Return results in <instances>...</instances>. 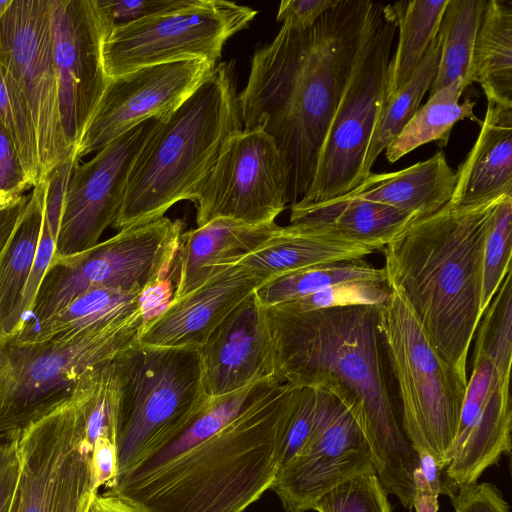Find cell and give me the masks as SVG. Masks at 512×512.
Returning <instances> with one entry per match:
<instances>
[{"label":"cell","instance_id":"obj_1","mask_svg":"<svg viewBox=\"0 0 512 512\" xmlns=\"http://www.w3.org/2000/svg\"><path fill=\"white\" fill-rule=\"evenodd\" d=\"M299 389L266 381L211 398L104 494L139 512H244L273 485Z\"/></svg>","mask_w":512,"mask_h":512},{"label":"cell","instance_id":"obj_2","mask_svg":"<svg viewBox=\"0 0 512 512\" xmlns=\"http://www.w3.org/2000/svg\"><path fill=\"white\" fill-rule=\"evenodd\" d=\"M277 379L322 387L351 412L388 494L413 510L419 454L410 444L390 395L378 328V305L295 312L265 307Z\"/></svg>","mask_w":512,"mask_h":512},{"label":"cell","instance_id":"obj_3","mask_svg":"<svg viewBox=\"0 0 512 512\" xmlns=\"http://www.w3.org/2000/svg\"><path fill=\"white\" fill-rule=\"evenodd\" d=\"M370 0H337L306 30L282 25L253 54L238 94L244 129L261 128L286 165L288 200L308 191L365 29Z\"/></svg>","mask_w":512,"mask_h":512},{"label":"cell","instance_id":"obj_4","mask_svg":"<svg viewBox=\"0 0 512 512\" xmlns=\"http://www.w3.org/2000/svg\"><path fill=\"white\" fill-rule=\"evenodd\" d=\"M502 197L476 205L448 202L412 220L383 248L389 287L400 290L437 352L465 378L482 317L485 239Z\"/></svg>","mask_w":512,"mask_h":512},{"label":"cell","instance_id":"obj_5","mask_svg":"<svg viewBox=\"0 0 512 512\" xmlns=\"http://www.w3.org/2000/svg\"><path fill=\"white\" fill-rule=\"evenodd\" d=\"M242 129L234 64H216L159 120L133 165L111 227L119 231L149 223L179 201L195 202L225 145Z\"/></svg>","mask_w":512,"mask_h":512},{"label":"cell","instance_id":"obj_6","mask_svg":"<svg viewBox=\"0 0 512 512\" xmlns=\"http://www.w3.org/2000/svg\"><path fill=\"white\" fill-rule=\"evenodd\" d=\"M390 289L378 305V328L398 387L402 427L414 450L444 471L468 380L440 356L400 290Z\"/></svg>","mask_w":512,"mask_h":512},{"label":"cell","instance_id":"obj_7","mask_svg":"<svg viewBox=\"0 0 512 512\" xmlns=\"http://www.w3.org/2000/svg\"><path fill=\"white\" fill-rule=\"evenodd\" d=\"M115 365L118 475L188 424L211 397L204 387L198 349L153 347L137 341L115 357Z\"/></svg>","mask_w":512,"mask_h":512},{"label":"cell","instance_id":"obj_8","mask_svg":"<svg viewBox=\"0 0 512 512\" xmlns=\"http://www.w3.org/2000/svg\"><path fill=\"white\" fill-rule=\"evenodd\" d=\"M143 309L104 328L61 341L0 343V438H7L68 401L87 371L138 341Z\"/></svg>","mask_w":512,"mask_h":512},{"label":"cell","instance_id":"obj_9","mask_svg":"<svg viewBox=\"0 0 512 512\" xmlns=\"http://www.w3.org/2000/svg\"><path fill=\"white\" fill-rule=\"evenodd\" d=\"M396 30L389 4L371 1L356 59L320 149L313 181L295 204L341 197L364 179L369 142L385 99Z\"/></svg>","mask_w":512,"mask_h":512},{"label":"cell","instance_id":"obj_10","mask_svg":"<svg viewBox=\"0 0 512 512\" xmlns=\"http://www.w3.org/2000/svg\"><path fill=\"white\" fill-rule=\"evenodd\" d=\"M183 222L161 217L119 230L80 255L51 264L23 326L38 324L87 290L145 291L165 279L180 243Z\"/></svg>","mask_w":512,"mask_h":512},{"label":"cell","instance_id":"obj_11","mask_svg":"<svg viewBox=\"0 0 512 512\" xmlns=\"http://www.w3.org/2000/svg\"><path fill=\"white\" fill-rule=\"evenodd\" d=\"M9 437L19 464L10 512H89L98 489L75 395Z\"/></svg>","mask_w":512,"mask_h":512},{"label":"cell","instance_id":"obj_12","mask_svg":"<svg viewBox=\"0 0 512 512\" xmlns=\"http://www.w3.org/2000/svg\"><path fill=\"white\" fill-rule=\"evenodd\" d=\"M257 11L231 1L178 0L160 13L109 31L102 58L109 79L182 60L216 65L226 41L248 26Z\"/></svg>","mask_w":512,"mask_h":512},{"label":"cell","instance_id":"obj_13","mask_svg":"<svg viewBox=\"0 0 512 512\" xmlns=\"http://www.w3.org/2000/svg\"><path fill=\"white\" fill-rule=\"evenodd\" d=\"M0 65L14 78L32 112L42 179L75 157L64 134L49 0H12L0 18Z\"/></svg>","mask_w":512,"mask_h":512},{"label":"cell","instance_id":"obj_14","mask_svg":"<svg viewBox=\"0 0 512 512\" xmlns=\"http://www.w3.org/2000/svg\"><path fill=\"white\" fill-rule=\"evenodd\" d=\"M194 203L197 227L216 219L275 223L289 200L286 165L272 137L261 128L231 137Z\"/></svg>","mask_w":512,"mask_h":512},{"label":"cell","instance_id":"obj_15","mask_svg":"<svg viewBox=\"0 0 512 512\" xmlns=\"http://www.w3.org/2000/svg\"><path fill=\"white\" fill-rule=\"evenodd\" d=\"M160 119H148L75 166L66 191L50 263L66 261L99 243L121 209L133 165ZM49 265V266H50Z\"/></svg>","mask_w":512,"mask_h":512},{"label":"cell","instance_id":"obj_16","mask_svg":"<svg viewBox=\"0 0 512 512\" xmlns=\"http://www.w3.org/2000/svg\"><path fill=\"white\" fill-rule=\"evenodd\" d=\"M316 388L317 412L310 438L278 471L271 486L286 512L312 510L325 492L374 468L371 448L351 412L332 392Z\"/></svg>","mask_w":512,"mask_h":512},{"label":"cell","instance_id":"obj_17","mask_svg":"<svg viewBox=\"0 0 512 512\" xmlns=\"http://www.w3.org/2000/svg\"><path fill=\"white\" fill-rule=\"evenodd\" d=\"M64 134L75 155L107 87L102 58L110 28L96 0H49Z\"/></svg>","mask_w":512,"mask_h":512},{"label":"cell","instance_id":"obj_18","mask_svg":"<svg viewBox=\"0 0 512 512\" xmlns=\"http://www.w3.org/2000/svg\"><path fill=\"white\" fill-rule=\"evenodd\" d=\"M215 66L198 59L142 67L109 79L81 138L76 159L99 151L148 119L173 112Z\"/></svg>","mask_w":512,"mask_h":512},{"label":"cell","instance_id":"obj_19","mask_svg":"<svg viewBox=\"0 0 512 512\" xmlns=\"http://www.w3.org/2000/svg\"><path fill=\"white\" fill-rule=\"evenodd\" d=\"M510 380L502 378L490 360L473 358L453 454L444 470L446 495L459 486L478 482L483 472L511 452Z\"/></svg>","mask_w":512,"mask_h":512},{"label":"cell","instance_id":"obj_20","mask_svg":"<svg viewBox=\"0 0 512 512\" xmlns=\"http://www.w3.org/2000/svg\"><path fill=\"white\" fill-rule=\"evenodd\" d=\"M198 350L204 387L211 398L259 382H278L265 306L255 292L215 328Z\"/></svg>","mask_w":512,"mask_h":512},{"label":"cell","instance_id":"obj_21","mask_svg":"<svg viewBox=\"0 0 512 512\" xmlns=\"http://www.w3.org/2000/svg\"><path fill=\"white\" fill-rule=\"evenodd\" d=\"M266 282L240 265H218L203 284L172 299L145 322L138 342L153 347L199 349L215 328Z\"/></svg>","mask_w":512,"mask_h":512},{"label":"cell","instance_id":"obj_22","mask_svg":"<svg viewBox=\"0 0 512 512\" xmlns=\"http://www.w3.org/2000/svg\"><path fill=\"white\" fill-rule=\"evenodd\" d=\"M455 174L453 205L512 195V106L487 100L478 138Z\"/></svg>","mask_w":512,"mask_h":512},{"label":"cell","instance_id":"obj_23","mask_svg":"<svg viewBox=\"0 0 512 512\" xmlns=\"http://www.w3.org/2000/svg\"><path fill=\"white\" fill-rule=\"evenodd\" d=\"M46 178L25 195L7 233L0 238V343L24 325L22 310L44 217Z\"/></svg>","mask_w":512,"mask_h":512},{"label":"cell","instance_id":"obj_24","mask_svg":"<svg viewBox=\"0 0 512 512\" xmlns=\"http://www.w3.org/2000/svg\"><path fill=\"white\" fill-rule=\"evenodd\" d=\"M415 218L393 207L361 199L337 197L319 203L291 205L290 224L314 233L384 246Z\"/></svg>","mask_w":512,"mask_h":512},{"label":"cell","instance_id":"obj_25","mask_svg":"<svg viewBox=\"0 0 512 512\" xmlns=\"http://www.w3.org/2000/svg\"><path fill=\"white\" fill-rule=\"evenodd\" d=\"M377 250L374 246L305 231L289 224L279 226L257 248L223 260L216 266L240 265L269 281L323 263L363 258Z\"/></svg>","mask_w":512,"mask_h":512},{"label":"cell","instance_id":"obj_26","mask_svg":"<svg viewBox=\"0 0 512 512\" xmlns=\"http://www.w3.org/2000/svg\"><path fill=\"white\" fill-rule=\"evenodd\" d=\"M456 174L443 151L397 172H370L359 185L341 196L384 204L415 219L433 214L453 194Z\"/></svg>","mask_w":512,"mask_h":512},{"label":"cell","instance_id":"obj_27","mask_svg":"<svg viewBox=\"0 0 512 512\" xmlns=\"http://www.w3.org/2000/svg\"><path fill=\"white\" fill-rule=\"evenodd\" d=\"M278 227L276 222L252 226L231 219H216L182 232L174 259L177 273L172 299L203 284L221 261L260 246Z\"/></svg>","mask_w":512,"mask_h":512},{"label":"cell","instance_id":"obj_28","mask_svg":"<svg viewBox=\"0 0 512 512\" xmlns=\"http://www.w3.org/2000/svg\"><path fill=\"white\" fill-rule=\"evenodd\" d=\"M143 291L98 287L87 290L48 319L23 326L17 342L61 341L122 322L143 309Z\"/></svg>","mask_w":512,"mask_h":512},{"label":"cell","instance_id":"obj_29","mask_svg":"<svg viewBox=\"0 0 512 512\" xmlns=\"http://www.w3.org/2000/svg\"><path fill=\"white\" fill-rule=\"evenodd\" d=\"M472 65L487 100L512 106V0L486 2Z\"/></svg>","mask_w":512,"mask_h":512},{"label":"cell","instance_id":"obj_30","mask_svg":"<svg viewBox=\"0 0 512 512\" xmlns=\"http://www.w3.org/2000/svg\"><path fill=\"white\" fill-rule=\"evenodd\" d=\"M448 0H410L389 4L399 28L396 51L390 59L385 99L412 76L431 43L437 38Z\"/></svg>","mask_w":512,"mask_h":512},{"label":"cell","instance_id":"obj_31","mask_svg":"<svg viewBox=\"0 0 512 512\" xmlns=\"http://www.w3.org/2000/svg\"><path fill=\"white\" fill-rule=\"evenodd\" d=\"M465 89L463 81L458 80L429 94L428 101L417 109L385 149L388 162L394 163L431 141H436L441 147L446 146L453 126L465 118L481 125L482 121L474 115L475 101L466 98L463 103H459Z\"/></svg>","mask_w":512,"mask_h":512},{"label":"cell","instance_id":"obj_32","mask_svg":"<svg viewBox=\"0 0 512 512\" xmlns=\"http://www.w3.org/2000/svg\"><path fill=\"white\" fill-rule=\"evenodd\" d=\"M486 2L448 0L438 30L440 57L429 94L458 80L466 87L473 83L474 47Z\"/></svg>","mask_w":512,"mask_h":512},{"label":"cell","instance_id":"obj_33","mask_svg":"<svg viewBox=\"0 0 512 512\" xmlns=\"http://www.w3.org/2000/svg\"><path fill=\"white\" fill-rule=\"evenodd\" d=\"M362 281L387 283L384 268H376L363 258L333 261L271 279L255 293L265 307H270L334 285Z\"/></svg>","mask_w":512,"mask_h":512},{"label":"cell","instance_id":"obj_34","mask_svg":"<svg viewBox=\"0 0 512 512\" xmlns=\"http://www.w3.org/2000/svg\"><path fill=\"white\" fill-rule=\"evenodd\" d=\"M439 57L440 43L437 36L407 82L391 97L384 99L369 142L363 166L364 179L371 172V168L381 152L401 132L419 108L424 94L435 79Z\"/></svg>","mask_w":512,"mask_h":512},{"label":"cell","instance_id":"obj_35","mask_svg":"<svg viewBox=\"0 0 512 512\" xmlns=\"http://www.w3.org/2000/svg\"><path fill=\"white\" fill-rule=\"evenodd\" d=\"M477 329L474 358H487L502 378L510 380L512 363L511 271L501 282L484 311Z\"/></svg>","mask_w":512,"mask_h":512},{"label":"cell","instance_id":"obj_36","mask_svg":"<svg viewBox=\"0 0 512 512\" xmlns=\"http://www.w3.org/2000/svg\"><path fill=\"white\" fill-rule=\"evenodd\" d=\"M0 122L11 137L27 176L37 186L42 169L32 112L22 90L1 65Z\"/></svg>","mask_w":512,"mask_h":512},{"label":"cell","instance_id":"obj_37","mask_svg":"<svg viewBox=\"0 0 512 512\" xmlns=\"http://www.w3.org/2000/svg\"><path fill=\"white\" fill-rule=\"evenodd\" d=\"M512 195L500 200L487 232L483 252L481 313L491 302L501 282L511 271Z\"/></svg>","mask_w":512,"mask_h":512},{"label":"cell","instance_id":"obj_38","mask_svg":"<svg viewBox=\"0 0 512 512\" xmlns=\"http://www.w3.org/2000/svg\"><path fill=\"white\" fill-rule=\"evenodd\" d=\"M388 493L374 468L356 474L325 492L315 502L317 512H391Z\"/></svg>","mask_w":512,"mask_h":512},{"label":"cell","instance_id":"obj_39","mask_svg":"<svg viewBox=\"0 0 512 512\" xmlns=\"http://www.w3.org/2000/svg\"><path fill=\"white\" fill-rule=\"evenodd\" d=\"M390 293L388 283L350 282L275 306L289 311L307 312L347 305H380L388 299Z\"/></svg>","mask_w":512,"mask_h":512},{"label":"cell","instance_id":"obj_40","mask_svg":"<svg viewBox=\"0 0 512 512\" xmlns=\"http://www.w3.org/2000/svg\"><path fill=\"white\" fill-rule=\"evenodd\" d=\"M34 188L27 176L16 147L0 122V212L11 209Z\"/></svg>","mask_w":512,"mask_h":512},{"label":"cell","instance_id":"obj_41","mask_svg":"<svg viewBox=\"0 0 512 512\" xmlns=\"http://www.w3.org/2000/svg\"><path fill=\"white\" fill-rule=\"evenodd\" d=\"M317 412V388L300 387L285 435L280 468L288 464L306 444L314 428Z\"/></svg>","mask_w":512,"mask_h":512},{"label":"cell","instance_id":"obj_42","mask_svg":"<svg viewBox=\"0 0 512 512\" xmlns=\"http://www.w3.org/2000/svg\"><path fill=\"white\" fill-rule=\"evenodd\" d=\"M448 496L454 512H510L501 491L492 483L475 482L459 486Z\"/></svg>","mask_w":512,"mask_h":512},{"label":"cell","instance_id":"obj_43","mask_svg":"<svg viewBox=\"0 0 512 512\" xmlns=\"http://www.w3.org/2000/svg\"><path fill=\"white\" fill-rule=\"evenodd\" d=\"M178 0H96L110 30L165 11Z\"/></svg>","mask_w":512,"mask_h":512},{"label":"cell","instance_id":"obj_44","mask_svg":"<svg viewBox=\"0 0 512 512\" xmlns=\"http://www.w3.org/2000/svg\"><path fill=\"white\" fill-rule=\"evenodd\" d=\"M420 465L414 478L415 493L413 509L416 512H438V496L446 493L442 471L431 456L418 453Z\"/></svg>","mask_w":512,"mask_h":512},{"label":"cell","instance_id":"obj_45","mask_svg":"<svg viewBox=\"0 0 512 512\" xmlns=\"http://www.w3.org/2000/svg\"><path fill=\"white\" fill-rule=\"evenodd\" d=\"M337 0H283L276 20L292 30L311 28L319 17L336 4Z\"/></svg>","mask_w":512,"mask_h":512},{"label":"cell","instance_id":"obj_46","mask_svg":"<svg viewBox=\"0 0 512 512\" xmlns=\"http://www.w3.org/2000/svg\"><path fill=\"white\" fill-rule=\"evenodd\" d=\"M19 477L17 454L15 460L0 475V512H10Z\"/></svg>","mask_w":512,"mask_h":512},{"label":"cell","instance_id":"obj_47","mask_svg":"<svg viewBox=\"0 0 512 512\" xmlns=\"http://www.w3.org/2000/svg\"><path fill=\"white\" fill-rule=\"evenodd\" d=\"M92 512H139L120 499L106 495L97 494L92 503Z\"/></svg>","mask_w":512,"mask_h":512},{"label":"cell","instance_id":"obj_48","mask_svg":"<svg viewBox=\"0 0 512 512\" xmlns=\"http://www.w3.org/2000/svg\"><path fill=\"white\" fill-rule=\"evenodd\" d=\"M8 440L0 442V475L16 458V447L12 437Z\"/></svg>","mask_w":512,"mask_h":512},{"label":"cell","instance_id":"obj_49","mask_svg":"<svg viewBox=\"0 0 512 512\" xmlns=\"http://www.w3.org/2000/svg\"><path fill=\"white\" fill-rule=\"evenodd\" d=\"M13 208V207H12ZM11 208V209H12ZM11 209H8V210H4V211H1L0 212V231L2 230V228L4 227V225L6 224L9 216H10V213H11Z\"/></svg>","mask_w":512,"mask_h":512},{"label":"cell","instance_id":"obj_50","mask_svg":"<svg viewBox=\"0 0 512 512\" xmlns=\"http://www.w3.org/2000/svg\"><path fill=\"white\" fill-rule=\"evenodd\" d=\"M12 0H0V18L7 9V7L10 5Z\"/></svg>","mask_w":512,"mask_h":512},{"label":"cell","instance_id":"obj_51","mask_svg":"<svg viewBox=\"0 0 512 512\" xmlns=\"http://www.w3.org/2000/svg\"><path fill=\"white\" fill-rule=\"evenodd\" d=\"M94 499H95V498H94ZM92 503H93V502H92ZM89 512H92V505H91V508H90Z\"/></svg>","mask_w":512,"mask_h":512}]
</instances>
